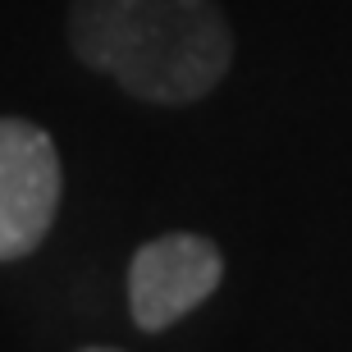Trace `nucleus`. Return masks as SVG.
I'll return each mask as SVG.
<instances>
[{
    "instance_id": "nucleus-3",
    "label": "nucleus",
    "mask_w": 352,
    "mask_h": 352,
    "mask_svg": "<svg viewBox=\"0 0 352 352\" xmlns=\"http://www.w3.org/2000/svg\"><path fill=\"white\" fill-rule=\"evenodd\" d=\"M224 279V252L206 234H160L129 261V311L146 334L192 316Z\"/></svg>"
},
{
    "instance_id": "nucleus-2",
    "label": "nucleus",
    "mask_w": 352,
    "mask_h": 352,
    "mask_svg": "<svg viewBox=\"0 0 352 352\" xmlns=\"http://www.w3.org/2000/svg\"><path fill=\"white\" fill-rule=\"evenodd\" d=\"M65 197V165L32 119H0V261H23L46 243Z\"/></svg>"
},
{
    "instance_id": "nucleus-1",
    "label": "nucleus",
    "mask_w": 352,
    "mask_h": 352,
    "mask_svg": "<svg viewBox=\"0 0 352 352\" xmlns=\"http://www.w3.org/2000/svg\"><path fill=\"white\" fill-rule=\"evenodd\" d=\"M69 46L151 105L206 101L234 65V28L215 0H74Z\"/></svg>"
},
{
    "instance_id": "nucleus-4",
    "label": "nucleus",
    "mask_w": 352,
    "mask_h": 352,
    "mask_svg": "<svg viewBox=\"0 0 352 352\" xmlns=\"http://www.w3.org/2000/svg\"><path fill=\"white\" fill-rule=\"evenodd\" d=\"M78 352H119V348H78Z\"/></svg>"
}]
</instances>
